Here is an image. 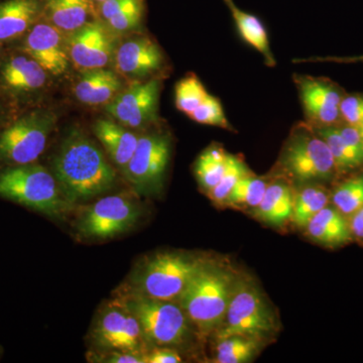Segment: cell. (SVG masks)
<instances>
[{"label":"cell","mask_w":363,"mask_h":363,"mask_svg":"<svg viewBox=\"0 0 363 363\" xmlns=\"http://www.w3.org/2000/svg\"><path fill=\"white\" fill-rule=\"evenodd\" d=\"M279 167L286 177L300 183L329 181L338 174L328 145L307 123L298 124L291 133Z\"/></svg>","instance_id":"52a82bcc"},{"label":"cell","mask_w":363,"mask_h":363,"mask_svg":"<svg viewBox=\"0 0 363 363\" xmlns=\"http://www.w3.org/2000/svg\"><path fill=\"white\" fill-rule=\"evenodd\" d=\"M252 173L247 168V164L240 157L228 154L226 161V168L219 183L209 193L210 199L219 205H223L229 193L242 177Z\"/></svg>","instance_id":"4dcf8cb0"},{"label":"cell","mask_w":363,"mask_h":363,"mask_svg":"<svg viewBox=\"0 0 363 363\" xmlns=\"http://www.w3.org/2000/svg\"><path fill=\"white\" fill-rule=\"evenodd\" d=\"M143 11L145 0H130L118 13L106 21L107 26L114 33L135 30L142 23Z\"/></svg>","instance_id":"836d02e7"},{"label":"cell","mask_w":363,"mask_h":363,"mask_svg":"<svg viewBox=\"0 0 363 363\" xmlns=\"http://www.w3.org/2000/svg\"><path fill=\"white\" fill-rule=\"evenodd\" d=\"M145 363H180L181 355L172 347H152L145 352Z\"/></svg>","instance_id":"8d00e7d4"},{"label":"cell","mask_w":363,"mask_h":363,"mask_svg":"<svg viewBox=\"0 0 363 363\" xmlns=\"http://www.w3.org/2000/svg\"><path fill=\"white\" fill-rule=\"evenodd\" d=\"M93 131L113 164L123 172L135 154L140 136L125 126L107 119L97 121L93 125Z\"/></svg>","instance_id":"7402d4cb"},{"label":"cell","mask_w":363,"mask_h":363,"mask_svg":"<svg viewBox=\"0 0 363 363\" xmlns=\"http://www.w3.org/2000/svg\"><path fill=\"white\" fill-rule=\"evenodd\" d=\"M0 196L55 218L74 206L56 177L40 164L13 166L0 172Z\"/></svg>","instance_id":"3957f363"},{"label":"cell","mask_w":363,"mask_h":363,"mask_svg":"<svg viewBox=\"0 0 363 363\" xmlns=\"http://www.w3.org/2000/svg\"><path fill=\"white\" fill-rule=\"evenodd\" d=\"M145 353L123 350L91 351L87 360L101 363H145Z\"/></svg>","instance_id":"d590c367"},{"label":"cell","mask_w":363,"mask_h":363,"mask_svg":"<svg viewBox=\"0 0 363 363\" xmlns=\"http://www.w3.org/2000/svg\"><path fill=\"white\" fill-rule=\"evenodd\" d=\"M340 116L342 123L359 128L363 124V94H345L341 100Z\"/></svg>","instance_id":"e575fe53"},{"label":"cell","mask_w":363,"mask_h":363,"mask_svg":"<svg viewBox=\"0 0 363 363\" xmlns=\"http://www.w3.org/2000/svg\"><path fill=\"white\" fill-rule=\"evenodd\" d=\"M189 117L195 123L233 130L230 123L227 121L225 113H224L218 98L210 94H208L204 101L197 108L194 109V111Z\"/></svg>","instance_id":"d6a6232c"},{"label":"cell","mask_w":363,"mask_h":363,"mask_svg":"<svg viewBox=\"0 0 363 363\" xmlns=\"http://www.w3.org/2000/svg\"><path fill=\"white\" fill-rule=\"evenodd\" d=\"M339 62H363V57H359V58H348V59H342L338 60Z\"/></svg>","instance_id":"f35d334b"},{"label":"cell","mask_w":363,"mask_h":363,"mask_svg":"<svg viewBox=\"0 0 363 363\" xmlns=\"http://www.w3.org/2000/svg\"><path fill=\"white\" fill-rule=\"evenodd\" d=\"M348 221H350V230L353 238L363 240V207L351 215Z\"/></svg>","instance_id":"74e56055"},{"label":"cell","mask_w":363,"mask_h":363,"mask_svg":"<svg viewBox=\"0 0 363 363\" xmlns=\"http://www.w3.org/2000/svg\"><path fill=\"white\" fill-rule=\"evenodd\" d=\"M278 328L276 314L259 286L250 278L238 277L223 323L214 338L238 335L264 342Z\"/></svg>","instance_id":"8992f818"},{"label":"cell","mask_w":363,"mask_h":363,"mask_svg":"<svg viewBox=\"0 0 363 363\" xmlns=\"http://www.w3.org/2000/svg\"><path fill=\"white\" fill-rule=\"evenodd\" d=\"M123 82L114 72L104 68L86 70L76 83L74 93L86 105L108 104L121 92Z\"/></svg>","instance_id":"ffe728a7"},{"label":"cell","mask_w":363,"mask_h":363,"mask_svg":"<svg viewBox=\"0 0 363 363\" xmlns=\"http://www.w3.org/2000/svg\"><path fill=\"white\" fill-rule=\"evenodd\" d=\"M2 48H4V43L0 40V56H1Z\"/></svg>","instance_id":"b9f144b4"},{"label":"cell","mask_w":363,"mask_h":363,"mask_svg":"<svg viewBox=\"0 0 363 363\" xmlns=\"http://www.w3.org/2000/svg\"><path fill=\"white\" fill-rule=\"evenodd\" d=\"M48 72L23 51L0 62V85L16 97L39 92L47 83Z\"/></svg>","instance_id":"2e32d148"},{"label":"cell","mask_w":363,"mask_h":363,"mask_svg":"<svg viewBox=\"0 0 363 363\" xmlns=\"http://www.w3.org/2000/svg\"><path fill=\"white\" fill-rule=\"evenodd\" d=\"M306 228L313 240L325 247H341L353 240L347 217L330 204L318 212Z\"/></svg>","instance_id":"44dd1931"},{"label":"cell","mask_w":363,"mask_h":363,"mask_svg":"<svg viewBox=\"0 0 363 363\" xmlns=\"http://www.w3.org/2000/svg\"><path fill=\"white\" fill-rule=\"evenodd\" d=\"M90 339L98 350L145 353L150 350L138 320L117 298L104 306L98 313L91 328Z\"/></svg>","instance_id":"8fae6325"},{"label":"cell","mask_w":363,"mask_h":363,"mask_svg":"<svg viewBox=\"0 0 363 363\" xmlns=\"http://www.w3.org/2000/svg\"><path fill=\"white\" fill-rule=\"evenodd\" d=\"M294 192L283 179L271 181L255 213L257 218L274 226H281L292 218Z\"/></svg>","instance_id":"603a6c76"},{"label":"cell","mask_w":363,"mask_h":363,"mask_svg":"<svg viewBox=\"0 0 363 363\" xmlns=\"http://www.w3.org/2000/svg\"><path fill=\"white\" fill-rule=\"evenodd\" d=\"M56 123V114L45 109L14 121L0 133V162L11 167L33 164L45 152Z\"/></svg>","instance_id":"ba28073f"},{"label":"cell","mask_w":363,"mask_h":363,"mask_svg":"<svg viewBox=\"0 0 363 363\" xmlns=\"http://www.w3.org/2000/svg\"><path fill=\"white\" fill-rule=\"evenodd\" d=\"M96 16L97 7L93 0H44L42 18L65 35L97 20Z\"/></svg>","instance_id":"d6986e66"},{"label":"cell","mask_w":363,"mask_h":363,"mask_svg":"<svg viewBox=\"0 0 363 363\" xmlns=\"http://www.w3.org/2000/svg\"><path fill=\"white\" fill-rule=\"evenodd\" d=\"M140 215V205L128 195L105 196L79 214L76 230L85 240H111L133 228Z\"/></svg>","instance_id":"9c48e42d"},{"label":"cell","mask_w":363,"mask_h":363,"mask_svg":"<svg viewBox=\"0 0 363 363\" xmlns=\"http://www.w3.org/2000/svg\"><path fill=\"white\" fill-rule=\"evenodd\" d=\"M238 277L226 266L208 260L178 300L201 338L220 328Z\"/></svg>","instance_id":"7a4b0ae2"},{"label":"cell","mask_w":363,"mask_h":363,"mask_svg":"<svg viewBox=\"0 0 363 363\" xmlns=\"http://www.w3.org/2000/svg\"><path fill=\"white\" fill-rule=\"evenodd\" d=\"M65 33L45 21H38L26 33L23 50L52 75L65 73L70 63Z\"/></svg>","instance_id":"9a60e30c"},{"label":"cell","mask_w":363,"mask_h":363,"mask_svg":"<svg viewBox=\"0 0 363 363\" xmlns=\"http://www.w3.org/2000/svg\"><path fill=\"white\" fill-rule=\"evenodd\" d=\"M208 259L180 252L149 257L135 272L131 292L157 300L178 302L182 294Z\"/></svg>","instance_id":"277c9868"},{"label":"cell","mask_w":363,"mask_h":363,"mask_svg":"<svg viewBox=\"0 0 363 363\" xmlns=\"http://www.w3.org/2000/svg\"><path fill=\"white\" fill-rule=\"evenodd\" d=\"M295 82L304 108L306 123L313 128L343 123L339 107L345 93L337 84L328 79L311 76H297Z\"/></svg>","instance_id":"7c38bea8"},{"label":"cell","mask_w":363,"mask_h":363,"mask_svg":"<svg viewBox=\"0 0 363 363\" xmlns=\"http://www.w3.org/2000/svg\"><path fill=\"white\" fill-rule=\"evenodd\" d=\"M171 150V140L164 133L140 136L135 154L123 172L138 194L154 195L162 190Z\"/></svg>","instance_id":"30bf717a"},{"label":"cell","mask_w":363,"mask_h":363,"mask_svg":"<svg viewBox=\"0 0 363 363\" xmlns=\"http://www.w3.org/2000/svg\"><path fill=\"white\" fill-rule=\"evenodd\" d=\"M314 128L328 145L337 173H346L363 166L362 160L352 152L347 143L344 142L337 125Z\"/></svg>","instance_id":"83f0119b"},{"label":"cell","mask_w":363,"mask_h":363,"mask_svg":"<svg viewBox=\"0 0 363 363\" xmlns=\"http://www.w3.org/2000/svg\"><path fill=\"white\" fill-rule=\"evenodd\" d=\"M116 69L123 75L143 79L162 68L164 57L159 45L149 38L124 42L114 55Z\"/></svg>","instance_id":"e0dca14e"},{"label":"cell","mask_w":363,"mask_h":363,"mask_svg":"<svg viewBox=\"0 0 363 363\" xmlns=\"http://www.w3.org/2000/svg\"><path fill=\"white\" fill-rule=\"evenodd\" d=\"M112 30L101 21L94 20L66 35L70 61L82 70L104 68L116 55Z\"/></svg>","instance_id":"4fadbf2b"},{"label":"cell","mask_w":363,"mask_h":363,"mask_svg":"<svg viewBox=\"0 0 363 363\" xmlns=\"http://www.w3.org/2000/svg\"><path fill=\"white\" fill-rule=\"evenodd\" d=\"M332 205L346 217L363 207V174L350 177L339 184L330 194Z\"/></svg>","instance_id":"f546056e"},{"label":"cell","mask_w":363,"mask_h":363,"mask_svg":"<svg viewBox=\"0 0 363 363\" xmlns=\"http://www.w3.org/2000/svg\"><path fill=\"white\" fill-rule=\"evenodd\" d=\"M54 174L64 195L73 205L108 192L116 183V172L91 138L71 133L54 160Z\"/></svg>","instance_id":"6da1fadb"},{"label":"cell","mask_w":363,"mask_h":363,"mask_svg":"<svg viewBox=\"0 0 363 363\" xmlns=\"http://www.w3.org/2000/svg\"><path fill=\"white\" fill-rule=\"evenodd\" d=\"M160 87L157 79L133 85L109 102L106 111L125 128L147 125L157 118Z\"/></svg>","instance_id":"5bb4252c"},{"label":"cell","mask_w":363,"mask_h":363,"mask_svg":"<svg viewBox=\"0 0 363 363\" xmlns=\"http://www.w3.org/2000/svg\"><path fill=\"white\" fill-rule=\"evenodd\" d=\"M271 180L252 173L242 177L234 186L223 205L253 208L259 206Z\"/></svg>","instance_id":"f1b7e54d"},{"label":"cell","mask_w":363,"mask_h":363,"mask_svg":"<svg viewBox=\"0 0 363 363\" xmlns=\"http://www.w3.org/2000/svg\"><path fill=\"white\" fill-rule=\"evenodd\" d=\"M228 154L218 145L210 147L198 157L195 175L203 190L209 193L219 183L226 168Z\"/></svg>","instance_id":"4316f807"},{"label":"cell","mask_w":363,"mask_h":363,"mask_svg":"<svg viewBox=\"0 0 363 363\" xmlns=\"http://www.w3.org/2000/svg\"><path fill=\"white\" fill-rule=\"evenodd\" d=\"M44 0L0 1V40L11 42L26 33L42 18Z\"/></svg>","instance_id":"ac0fdd59"},{"label":"cell","mask_w":363,"mask_h":363,"mask_svg":"<svg viewBox=\"0 0 363 363\" xmlns=\"http://www.w3.org/2000/svg\"><path fill=\"white\" fill-rule=\"evenodd\" d=\"M358 130H359L360 136H362V143H363V124L360 125L359 128H357Z\"/></svg>","instance_id":"ab89813d"},{"label":"cell","mask_w":363,"mask_h":363,"mask_svg":"<svg viewBox=\"0 0 363 363\" xmlns=\"http://www.w3.org/2000/svg\"><path fill=\"white\" fill-rule=\"evenodd\" d=\"M117 300L138 320L149 348H175L187 341L191 323L178 302L145 297L130 290Z\"/></svg>","instance_id":"5b68a950"},{"label":"cell","mask_w":363,"mask_h":363,"mask_svg":"<svg viewBox=\"0 0 363 363\" xmlns=\"http://www.w3.org/2000/svg\"><path fill=\"white\" fill-rule=\"evenodd\" d=\"M223 2L230 11L241 38L264 56L267 66L276 65L269 47V35L259 16L241 11L240 7L234 4L233 0H223Z\"/></svg>","instance_id":"cb8c5ba5"},{"label":"cell","mask_w":363,"mask_h":363,"mask_svg":"<svg viewBox=\"0 0 363 363\" xmlns=\"http://www.w3.org/2000/svg\"><path fill=\"white\" fill-rule=\"evenodd\" d=\"M94 1V4L97 6H99L100 4H102V2H104L105 0H93Z\"/></svg>","instance_id":"60d3db41"},{"label":"cell","mask_w":363,"mask_h":363,"mask_svg":"<svg viewBox=\"0 0 363 363\" xmlns=\"http://www.w3.org/2000/svg\"><path fill=\"white\" fill-rule=\"evenodd\" d=\"M264 343L259 339L245 336H228L215 338L214 362L245 363L252 362L259 353L260 345Z\"/></svg>","instance_id":"484cf974"},{"label":"cell","mask_w":363,"mask_h":363,"mask_svg":"<svg viewBox=\"0 0 363 363\" xmlns=\"http://www.w3.org/2000/svg\"><path fill=\"white\" fill-rule=\"evenodd\" d=\"M208 94L209 93L205 89L201 81L194 74H191L179 81L176 86L177 108L189 116L204 101Z\"/></svg>","instance_id":"1f68e13d"},{"label":"cell","mask_w":363,"mask_h":363,"mask_svg":"<svg viewBox=\"0 0 363 363\" xmlns=\"http://www.w3.org/2000/svg\"><path fill=\"white\" fill-rule=\"evenodd\" d=\"M330 194L323 186L308 183L294 195L292 220L297 226L306 227L313 217L326 207Z\"/></svg>","instance_id":"d4e9b609"}]
</instances>
